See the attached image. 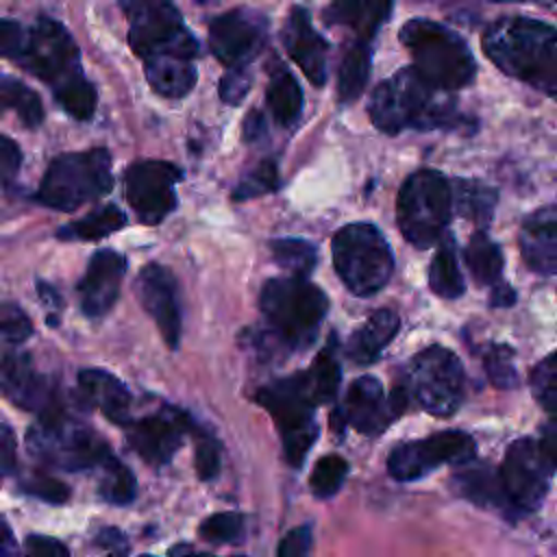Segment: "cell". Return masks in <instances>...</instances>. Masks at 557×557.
Returning a JSON list of instances; mask_svg holds the SVG:
<instances>
[{"label":"cell","instance_id":"cell-12","mask_svg":"<svg viewBox=\"0 0 557 557\" xmlns=\"http://www.w3.org/2000/svg\"><path fill=\"white\" fill-rule=\"evenodd\" d=\"M409 396L433 416H453L463 400L466 374L459 357L444 346L420 350L405 381Z\"/></svg>","mask_w":557,"mask_h":557},{"label":"cell","instance_id":"cell-38","mask_svg":"<svg viewBox=\"0 0 557 557\" xmlns=\"http://www.w3.org/2000/svg\"><path fill=\"white\" fill-rule=\"evenodd\" d=\"M100 496L111 505H128L137 494L135 474L113 455L100 463V481H98Z\"/></svg>","mask_w":557,"mask_h":557},{"label":"cell","instance_id":"cell-54","mask_svg":"<svg viewBox=\"0 0 557 557\" xmlns=\"http://www.w3.org/2000/svg\"><path fill=\"white\" fill-rule=\"evenodd\" d=\"M265 135V120L259 111H250L244 120V137L246 141H257Z\"/></svg>","mask_w":557,"mask_h":557},{"label":"cell","instance_id":"cell-3","mask_svg":"<svg viewBox=\"0 0 557 557\" xmlns=\"http://www.w3.org/2000/svg\"><path fill=\"white\" fill-rule=\"evenodd\" d=\"M368 113L372 124L387 135L407 128H450L459 120L455 102L429 85L413 67H405L379 83Z\"/></svg>","mask_w":557,"mask_h":557},{"label":"cell","instance_id":"cell-47","mask_svg":"<svg viewBox=\"0 0 557 557\" xmlns=\"http://www.w3.org/2000/svg\"><path fill=\"white\" fill-rule=\"evenodd\" d=\"M250 89V72L248 67H233L226 70L224 76L220 78V98L226 104H239L244 100V96Z\"/></svg>","mask_w":557,"mask_h":557},{"label":"cell","instance_id":"cell-29","mask_svg":"<svg viewBox=\"0 0 557 557\" xmlns=\"http://www.w3.org/2000/svg\"><path fill=\"white\" fill-rule=\"evenodd\" d=\"M265 102L274 120L283 126H294L302 113V89L294 74L283 63L270 70Z\"/></svg>","mask_w":557,"mask_h":557},{"label":"cell","instance_id":"cell-40","mask_svg":"<svg viewBox=\"0 0 557 557\" xmlns=\"http://www.w3.org/2000/svg\"><path fill=\"white\" fill-rule=\"evenodd\" d=\"M483 363H485L487 379L492 381L494 387H500V389L518 387L520 376H518V370H516V355H513L511 346H507V344H492L485 350Z\"/></svg>","mask_w":557,"mask_h":557},{"label":"cell","instance_id":"cell-32","mask_svg":"<svg viewBox=\"0 0 557 557\" xmlns=\"http://www.w3.org/2000/svg\"><path fill=\"white\" fill-rule=\"evenodd\" d=\"M466 265L479 285H498L503 281V252L483 231L474 233L466 248Z\"/></svg>","mask_w":557,"mask_h":557},{"label":"cell","instance_id":"cell-16","mask_svg":"<svg viewBox=\"0 0 557 557\" xmlns=\"http://www.w3.org/2000/svg\"><path fill=\"white\" fill-rule=\"evenodd\" d=\"M268 37V20L250 9H233L209 22V48L228 70L248 67Z\"/></svg>","mask_w":557,"mask_h":557},{"label":"cell","instance_id":"cell-55","mask_svg":"<svg viewBox=\"0 0 557 557\" xmlns=\"http://www.w3.org/2000/svg\"><path fill=\"white\" fill-rule=\"evenodd\" d=\"M513 302H516V292L505 281L492 287V298H490L492 307H509Z\"/></svg>","mask_w":557,"mask_h":557},{"label":"cell","instance_id":"cell-10","mask_svg":"<svg viewBox=\"0 0 557 557\" xmlns=\"http://www.w3.org/2000/svg\"><path fill=\"white\" fill-rule=\"evenodd\" d=\"M257 403L274 418L287 463L292 468H300L318 437V405L311 398L305 372L278 379L261 387Z\"/></svg>","mask_w":557,"mask_h":557},{"label":"cell","instance_id":"cell-49","mask_svg":"<svg viewBox=\"0 0 557 557\" xmlns=\"http://www.w3.org/2000/svg\"><path fill=\"white\" fill-rule=\"evenodd\" d=\"M24 557H70V550L57 537L35 533L24 542Z\"/></svg>","mask_w":557,"mask_h":557},{"label":"cell","instance_id":"cell-24","mask_svg":"<svg viewBox=\"0 0 557 557\" xmlns=\"http://www.w3.org/2000/svg\"><path fill=\"white\" fill-rule=\"evenodd\" d=\"M78 389L83 400L89 407H96L98 411H102L104 418H109L111 422L126 426L133 420L131 418L133 396L117 376L98 368H87L78 372Z\"/></svg>","mask_w":557,"mask_h":557},{"label":"cell","instance_id":"cell-58","mask_svg":"<svg viewBox=\"0 0 557 557\" xmlns=\"http://www.w3.org/2000/svg\"><path fill=\"white\" fill-rule=\"evenodd\" d=\"M139 557H154V555H139Z\"/></svg>","mask_w":557,"mask_h":557},{"label":"cell","instance_id":"cell-18","mask_svg":"<svg viewBox=\"0 0 557 557\" xmlns=\"http://www.w3.org/2000/svg\"><path fill=\"white\" fill-rule=\"evenodd\" d=\"M0 394L39 416L63 407L54 383L33 368L28 355L11 348L0 350Z\"/></svg>","mask_w":557,"mask_h":557},{"label":"cell","instance_id":"cell-52","mask_svg":"<svg viewBox=\"0 0 557 557\" xmlns=\"http://www.w3.org/2000/svg\"><path fill=\"white\" fill-rule=\"evenodd\" d=\"M17 453H15V437L11 426L0 418V481L15 470Z\"/></svg>","mask_w":557,"mask_h":557},{"label":"cell","instance_id":"cell-34","mask_svg":"<svg viewBox=\"0 0 557 557\" xmlns=\"http://www.w3.org/2000/svg\"><path fill=\"white\" fill-rule=\"evenodd\" d=\"M372 65L370 46L363 41H355L346 48L337 74V91L342 102H350L361 96Z\"/></svg>","mask_w":557,"mask_h":557},{"label":"cell","instance_id":"cell-17","mask_svg":"<svg viewBox=\"0 0 557 557\" xmlns=\"http://www.w3.org/2000/svg\"><path fill=\"white\" fill-rule=\"evenodd\" d=\"M194 426L189 416L178 409L163 407L126 424L131 448L150 466H165L181 448L185 433Z\"/></svg>","mask_w":557,"mask_h":557},{"label":"cell","instance_id":"cell-14","mask_svg":"<svg viewBox=\"0 0 557 557\" xmlns=\"http://www.w3.org/2000/svg\"><path fill=\"white\" fill-rule=\"evenodd\" d=\"M476 444L466 431H442L424 440L403 442L387 455V472L396 481H418L444 463H468Z\"/></svg>","mask_w":557,"mask_h":557},{"label":"cell","instance_id":"cell-13","mask_svg":"<svg viewBox=\"0 0 557 557\" xmlns=\"http://www.w3.org/2000/svg\"><path fill=\"white\" fill-rule=\"evenodd\" d=\"M555 461L531 437L516 440L500 463L498 481L509 516H527L542 507L555 474Z\"/></svg>","mask_w":557,"mask_h":557},{"label":"cell","instance_id":"cell-48","mask_svg":"<svg viewBox=\"0 0 557 557\" xmlns=\"http://www.w3.org/2000/svg\"><path fill=\"white\" fill-rule=\"evenodd\" d=\"M311 544H313L311 524H300L281 537L276 546V557H309Z\"/></svg>","mask_w":557,"mask_h":557},{"label":"cell","instance_id":"cell-4","mask_svg":"<svg viewBox=\"0 0 557 557\" xmlns=\"http://www.w3.org/2000/svg\"><path fill=\"white\" fill-rule=\"evenodd\" d=\"M398 39L409 50L413 70L435 89H461L474 81L476 61L468 44L444 24L413 17L403 24Z\"/></svg>","mask_w":557,"mask_h":557},{"label":"cell","instance_id":"cell-19","mask_svg":"<svg viewBox=\"0 0 557 557\" xmlns=\"http://www.w3.org/2000/svg\"><path fill=\"white\" fill-rule=\"evenodd\" d=\"M135 292L144 311L157 324L163 342L170 348H176L181 339V300L174 274L165 265L148 263L137 274Z\"/></svg>","mask_w":557,"mask_h":557},{"label":"cell","instance_id":"cell-6","mask_svg":"<svg viewBox=\"0 0 557 557\" xmlns=\"http://www.w3.org/2000/svg\"><path fill=\"white\" fill-rule=\"evenodd\" d=\"M26 444L44 463L67 472L100 468L113 455L107 442L85 422L70 416L65 407L41 413L28 429Z\"/></svg>","mask_w":557,"mask_h":557},{"label":"cell","instance_id":"cell-45","mask_svg":"<svg viewBox=\"0 0 557 557\" xmlns=\"http://www.w3.org/2000/svg\"><path fill=\"white\" fill-rule=\"evenodd\" d=\"M194 466H196V474L202 481H213L220 474L222 455H220V444L215 437H211L207 433L198 435L196 450H194Z\"/></svg>","mask_w":557,"mask_h":557},{"label":"cell","instance_id":"cell-21","mask_svg":"<svg viewBox=\"0 0 557 557\" xmlns=\"http://www.w3.org/2000/svg\"><path fill=\"white\" fill-rule=\"evenodd\" d=\"M126 272V259L115 250H98L78 283L81 309L89 318L104 315L120 296V285Z\"/></svg>","mask_w":557,"mask_h":557},{"label":"cell","instance_id":"cell-8","mask_svg":"<svg viewBox=\"0 0 557 557\" xmlns=\"http://www.w3.org/2000/svg\"><path fill=\"white\" fill-rule=\"evenodd\" d=\"M113 187L111 154L104 148L57 157L39 185L37 200L57 211H74Z\"/></svg>","mask_w":557,"mask_h":557},{"label":"cell","instance_id":"cell-2","mask_svg":"<svg viewBox=\"0 0 557 557\" xmlns=\"http://www.w3.org/2000/svg\"><path fill=\"white\" fill-rule=\"evenodd\" d=\"M483 50L500 72L546 96L557 89V30L524 15H503L483 35Z\"/></svg>","mask_w":557,"mask_h":557},{"label":"cell","instance_id":"cell-57","mask_svg":"<svg viewBox=\"0 0 557 557\" xmlns=\"http://www.w3.org/2000/svg\"><path fill=\"white\" fill-rule=\"evenodd\" d=\"M168 555L170 557H211V555H205V553H196L194 546H189V544H176L168 550Z\"/></svg>","mask_w":557,"mask_h":557},{"label":"cell","instance_id":"cell-23","mask_svg":"<svg viewBox=\"0 0 557 557\" xmlns=\"http://www.w3.org/2000/svg\"><path fill=\"white\" fill-rule=\"evenodd\" d=\"M520 252L527 265L544 276L557 270V211L542 207L524 218L520 228Z\"/></svg>","mask_w":557,"mask_h":557},{"label":"cell","instance_id":"cell-35","mask_svg":"<svg viewBox=\"0 0 557 557\" xmlns=\"http://www.w3.org/2000/svg\"><path fill=\"white\" fill-rule=\"evenodd\" d=\"M126 224V213L115 205L98 207L96 211L87 213L85 218L63 226L59 231L61 239H83V242H96L102 239L115 231H120Z\"/></svg>","mask_w":557,"mask_h":557},{"label":"cell","instance_id":"cell-59","mask_svg":"<svg viewBox=\"0 0 557 557\" xmlns=\"http://www.w3.org/2000/svg\"><path fill=\"white\" fill-rule=\"evenodd\" d=\"M237 557H239V555H237Z\"/></svg>","mask_w":557,"mask_h":557},{"label":"cell","instance_id":"cell-5","mask_svg":"<svg viewBox=\"0 0 557 557\" xmlns=\"http://www.w3.org/2000/svg\"><path fill=\"white\" fill-rule=\"evenodd\" d=\"M261 311L278 344L305 348L329 311L326 294L307 278H270L259 294Z\"/></svg>","mask_w":557,"mask_h":557},{"label":"cell","instance_id":"cell-56","mask_svg":"<svg viewBox=\"0 0 557 557\" xmlns=\"http://www.w3.org/2000/svg\"><path fill=\"white\" fill-rule=\"evenodd\" d=\"M0 557H17V546L9 524L0 518Z\"/></svg>","mask_w":557,"mask_h":557},{"label":"cell","instance_id":"cell-25","mask_svg":"<svg viewBox=\"0 0 557 557\" xmlns=\"http://www.w3.org/2000/svg\"><path fill=\"white\" fill-rule=\"evenodd\" d=\"M400 329V318L392 309L374 311L348 339L346 355L359 363L368 366L381 357L387 344L396 337Z\"/></svg>","mask_w":557,"mask_h":557},{"label":"cell","instance_id":"cell-9","mask_svg":"<svg viewBox=\"0 0 557 557\" xmlns=\"http://www.w3.org/2000/svg\"><path fill=\"white\" fill-rule=\"evenodd\" d=\"M450 181L435 170H418L398 191V228L416 248H429L444 235L450 222Z\"/></svg>","mask_w":557,"mask_h":557},{"label":"cell","instance_id":"cell-7","mask_svg":"<svg viewBox=\"0 0 557 557\" xmlns=\"http://www.w3.org/2000/svg\"><path fill=\"white\" fill-rule=\"evenodd\" d=\"M331 248L335 272L355 296H374L387 285L394 272V255L376 226L366 222L346 224L333 235Z\"/></svg>","mask_w":557,"mask_h":557},{"label":"cell","instance_id":"cell-50","mask_svg":"<svg viewBox=\"0 0 557 557\" xmlns=\"http://www.w3.org/2000/svg\"><path fill=\"white\" fill-rule=\"evenodd\" d=\"M26 33L15 20H0V57L17 59L22 54Z\"/></svg>","mask_w":557,"mask_h":557},{"label":"cell","instance_id":"cell-30","mask_svg":"<svg viewBox=\"0 0 557 557\" xmlns=\"http://www.w3.org/2000/svg\"><path fill=\"white\" fill-rule=\"evenodd\" d=\"M150 87L163 98H183L196 85V65L185 59H150L144 61Z\"/></svg>","mask_w":557,"mask_h":557},{"label":"cell","instance_id":"cell-46","mask_svg":"<svg viewBox=\"0 0 557 557\" xmlns=\"http://www.w3.org/2000/svg\"><path fill=\"white\" fill-rule=\"evenodd\" d=\"M22 490L26 494L37 496V498H41L46 503H52V505H61L70 498V487L63 481H59L54 476H48L44 472H35L28 479H24Z\"/></svg>","mask_w":557,"mask_h":557},{"label":"cell","instance_id":"cell-33","mask_svg":"<svg viewBox=\"0 0 557 557\" xmlns=\"http://www.w3.org/2000/svg\"><path fill=\"white\" fill-rule=\"evenodd\" d=\"M429 287L442 298H459L466 289L453 237L444 239L429 265Z\"/></svg>","mask_w":557,"mask_h":557},{"label":"cell","instance_id":"cell-20","mask_svg":"<svg viewBox=\"0 0 557 557\" xmlns=\"http://www.w3.org/2000/svg\"><path fill=\"white\" fill-rule=\"evenodd\" d=\"M396 420V413L389 407V398L383 392V385L374 376H359L346 394L344 407L335 411L333 424L344 422L352 426L361 435H379L383 433L392 422Z\"/></svg>","mask_w":557,"mask_h":557},{"label":"cell","instance_id":"cell-37","mask_svg":"<svg viewBox=\"0 0 557 557\" xmlns=\"http://www.w3.org/2000/svg\"><path fill=\"white\" fill-rule=\"evenodd\" d=\"M274 261L294 278H307L318 263V248L298 237H281L270 244Z\"/></svg>","mask_w":557,"mask_h":557},{"label":"cell","instance_id":"cell-36","mask_svg":"<svg viewBox=\"0 0 557 557\" xmlns=\"http://www.w3.org/2000/svg\"><path fill=\"white\" fill-rule=\"evenodd\" d=\"M13 111L28 128H37L44 120L39 96L13 76H0V113Z\"/></svg>","mask_w":557,"mask_h":557},{"label":"cell","instance_id":"cell-15","mask_svg":"<svg viewBox=\"0 0 557 557\" xmlns=\"http://www.w3.org/2000/svg\"><path fill=\"white\" fill-rule=\"evenodd\" d=\"M181 168L170 161H137L126 170L124 187L131 209L144 224H159L176 207V183Z\"/></svg>","mask_w":557,"mask_h":557},{"label":"cell","instance_id":"cell-53","mask_svg":"<svg viewBox=\"0 0 557 557\" xmlns=\"http://www.w3.org/2000/svg\"><path fill=\"white\" fill-rule=\"evenodd\" d=\"M96 544L104 550L107 557H126L128 553V540L126 535L115 529V527H107L96 535Z\"/></svg>","mask_w":557,"mask_h":557},{"label":"cell","instance_id":"cell-26","mask_svg":"<svg viewBox=\"0 0 557 557\" xmlns=\"http://www.w3.org/2000/svg\"><path fill=\"white\" fill-rule=\"evenodd\" d=\"M394 4L392 2H335L324 9V22L333 26H348L357 33V41L368 44L376 30L389 17Z\"/></svg>","mask_w":557,"mask_h":557},{"label":"cell","instance_id":"cell-31","mask_svg":"<svg viewBox=\"0 0 557 557\" xmlns=\"http://www.w3.org/2000/svg\"><path fill=\"white\" fill-rule=\"evenodd\" d=\"M339 376H342V368L337 359V339L333 335L329 337L326 346L315 355L311 368L305 372V379L315 405H324L335 398L339 387Z\"/></svg>","mask_w":557,"mask_h":557},{"label":"cell","instance_id":"cell-28","mask_svg":"<svg viewBox=\"0 0 557 557\" xmlns=\"http://www.w3.org/2000/svg\"><path fill=\"white\" fill-rule=\"evenodd\" d=\"M496 200H498L496 189L481 183V181L455 178L450 183V205H453V209L461 218L472 220L481 228L492 222Z\"/></svg>","mask_w":557,"mask_h":557},{"label":"cell","instance_id":"cell-43","mask_svg":"<svg viewBox=\"0 0 557 557\" xmlns=\"http://www.w3.org/2000/svg\"><path fill=\"white\" fill-rule=\"evenodd\" d=\"M531 392L535 400L548 411H555V400H557V376H555V355H546L540 363L533 366L531 370Z\"/></svg>","mask_w":557,"mask_h":557},{"label":"cell","instance_id":"cell-27","mask_svg":"<svg viewBox=\"0 0 557 557\" xmlns=\"http://www.w3.org/2000/svg\"><path fill=\"white\" fill-rule=\"evenodd\" d=\"M453 483H455L457 492L463 498L472 500L474 505L492 507V509H498L505 516H509V507H507V500L500 490L498 472L492 470L490 466L474 463V461L461 463V470L455 472Z\"/></svg>","mask_w":557,"mask_h":557},{"label":"cell","instance_id":"cell-11","mask_svg":"<svg viewBox=\"0 0 557 557\" xmlns=\"http://www.w3.org/2000/svg\"><path fill=\"white\" fill-rule=\"evenodd\" d=\"M128 15V44L141 61L185 59L194 61L198 44L170 2H124Z\"/></svg>","mask_w":557,"mask_h":557},{"label":"cell","instance_id":"cell-44","mask_svg":"<svg viewBox=\"0 0 557 557\" xmlns=\"http://www.w3.org/2000/svg\"><path fill=\"white\" fill-rule=\"evenodd\" d=\"M276 185H278V170H276V163L272 159H268L239 181V185L233 191V198L248 200V198H255V196L276 189Z\"/></svg>","mask_w":557,"mask_h":557},{"label":"cell","instance_id":"cell-22","mask_svg":"<svg viewBox=\"0 0 557 557\" xmlns=\"http://www.w3.org/2000/svg\"><path fill=\"white\" fill-rule=\"evenodd\" d=\"M283 46L315 87H322L326 83L329 44L311 26L309 13L305 9L294 7L289 11V17L283 26Z\"/></svg>","mask_w":557,"mask_h":557},{"label":"cell","instance_id":"cell-1","mask_svg":"<svg viewBox=\"0 0 557 557\" xmlns=\"http://www.w3.org/2000/svg\"><path fill=\"white\" fill-rule=\"evenodd\" d=\"M17 61L50 85L63 111L76 120H89L96 111V87L85 78L81 50L70 30L52 20L39 17L26 35Z\"/></svg>","mask_w":557,"mask_h":557},{"label":"cell","instance_id":"cell-39","mask_svg":"<svg viewBox=\"0 0 557 557\" xmlns=\"http://www.w3.org/2000/svg\"><path fill=\"white\" fill-rule=\"evenodd\" d=\"M348 474V461L339 455H324L315 461L311 476H309V487L313 496L318 498H331L339 492L344 485V479Z\"/></svg>","mask_w":557,"mask_h":557},{"label":"cell","instance_id":"cell-51","mask_svg":"<svg viewBox=\"0 0 557 557\" xmlns=\"http://www.w3.org/2000/svg\"><path fill=\"white\" fill-rule=\"evenodd\" d=\"M20 165H22L20 146L11 137L0 135V185L13 181Z\"/></svg>","mask_w":557,"mask_h":557},{"label":"cell","instance_id":"cell-42","mask_svg":"<svg viewBox=\"0 0 557 557\" xmlns=\"http://www.w3.org/2000/svg\"><path fill=\"white\" fill-rule=\"evenodd\" d=\"M242 531H244V516L237 511H218L205 518L198 527L200 537L211 544L235 542L242 535Z\"/></svg>","mask_w":557,"mask_h":557},{"label":"cell","instance_id":"cell-41","mask_svg":"<svg viewBox=\"0 0 557 557\" xmlns=\"http://www.w3.org/2000/svg\"><path fill=\"white\" fill-rule=\"evenodd\" d=\"M33 333L30 318L13 302L0 300V350L26 342Z\"/></svg>","mask_w":557,"mask_h":557}]
</instances>
